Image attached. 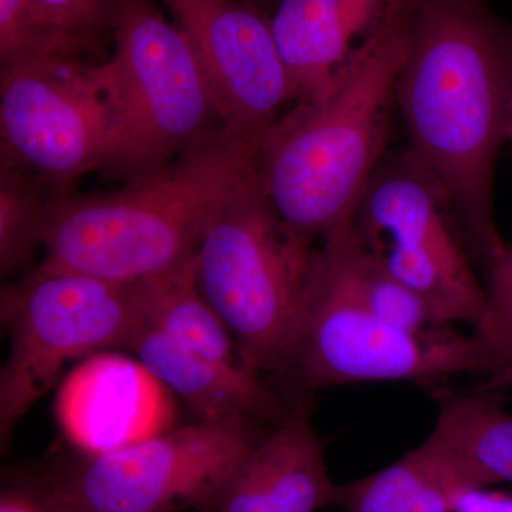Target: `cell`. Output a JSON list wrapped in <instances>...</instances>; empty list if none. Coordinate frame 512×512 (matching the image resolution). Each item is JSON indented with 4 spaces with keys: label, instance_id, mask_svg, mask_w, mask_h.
Listing matches in <instances>:
<instances>
[{
    "label": "cell",
    "instance_id": "8",
    "mask_svg": "<svg viewBox=\"0 0 512 512\" xmlns=\"http://www.w3.org/2000/svg\"><path fill=\"white\" fill-rule=\"evenodd\" d=\"M10 353L0 373V436L56 382L63 366L110 348L128 349L144 325L134 282L37 265L2 289Z\"/></svg>",
    "mask_w": 512,
    "mask_h": 512
},
{
    "label": "cell",
    "instance_id": "19",
    "mask_svg": "<svg viewBox=\"0 0 512 512\" xmlns=\"http://www.w3.org/2000/svg\"><path fill=\"white\" fill-rule=\"evenodd\" d=\"M0 272L25 271L45 245L50 192L39 178L0 161Z\"/></svg>",
    "mask_w": 512,
    "mask_h": 512
},
{
    "label": "cell",
    "instance_id": "6",
    "mask_svg": "<svg viewBox=\"0 0 512 512\" xmlns=\"http://www.w3.org/2000/svg\"><path fill=\"white\" fill-rule=\"evenodd\" d=\"M487 376L501 389L504 370L476 333L454 328L416 335L383 322L350 295L320 248L306 289L289 379L299 393L365 382H409L450 389L451 379Z\"/></svg>",
    "mask_w": 512,
    "mask_h": 512
},
{
    "label": "cell",
    "instance_id": "15",
    "mask_svg": "<svg viewBox=\"0 0 512 512\" xmlns=\"http://www.w3.org/2000/svg\"><path fill=\"white\" fill-rule=\"evenodd\" d=\"M128 349L201 421H254L274 427L289 412L261 372L245 362L210 359L147 325L141 326Z\"/></svg>",
    "mask_w": 512,
    "mask_h": 512
},
{
    "label": "cell",
    "instance_id": "25",
    "mask_svg": "<svg viewBox=\"0 0 512 512\" xmlns=\"http://www.w3.org/2000/svg\"><path fill=\"white\" fill-rule=\"evenodd\" d=\"M43 507L46 508V512H87V511H82V510H76V508L46 507V505H43Z\"/></svg>",
    "mask_w": 512,
    "mask_h": 512
},
{
    "label": "cell",
    "instance_id": "13",
    "mask_svg": "<svg viewBox=\"0 0 512 512\" xmlns=\"http://www.w3.org/2000/svg\"><path fill=\"white\" fill-rule=\"evenodd\" d=\"M313 393H299L281 423L245 456L214 512H318L335 504L325 444L312 426Z\"/></svg>",
    "mask_w": 512,
    "mask_h": 512
},
{
    "label": "cell",
    "instance_id": "4",
    "mask_svg": "<svg viewBox=\"0 0 512 512\" xmlns=\"http://www.w3.org/2000/svg\"><path fill=\"white\" fill-rule=\"evenodd\" d=\"M158 0H127L107 59L93 62L109 113L100 173L124 184L160 173L224 130L200 62Z\"/></svg>",
    "mask_w": 512,
    "mask_h": 512
},
{
    "label": "cell",
    "instance_id": "18",
    "mask_svg": "<svg viewBox=\"0 0 512 512\" xmlns=\"http://www.w3.org/2000/svg\"><path fill=\"white\" fill-rule=\"evenodd\" d=\"M134 285L144 325L218 362H244L227 326L198 288L197 255L173 271Z\"/></svg>",
    "mask_w": 512,
    "mask_h": 512
},
{
    "label": "cell",
    "instance_id": "26",
    "mask_svg": "<svg viewBox=\"0 0 512 512\" xmlns=\"http://www.w3.org/2000/svg\"><path fill=\"white\" fill-rule=\"evenodd\" d=\"M251 2H255L256 5L262 6V8H265L266 10H268V12H271L275 0H251Z\"/></svg>",
    "mask_w": 512,
    "mask_h": 512
},
{
    "label": "cell",
    "instance_id": "20",
    "mask_svg": "<svg viewBox=\"0 0 512 512\" xmlns=\"http://www.w3.org/2000/svg\"><path fill=\"white\" fill-rule=\"evenodd\" d=\"M90 52L50 19L37 0H0V66Z\"/></svg>",
    "mask_w": 512,
    "mask_h": 512
},
{
    "label": "cell",
    "instance_id": "1",
    "mask_svg": "<svg viewBox=\"0 0 512 512\" xmlns=\"http://www.w3.org/2000/svg\"><path fill=\"white\" fill-rule=\"evenodd\" d=\"M511 100L512 22L490 0H410L396 87L407 150L446 192L484 268L507 247L493 192Z\"/></svg>",
    "mask_w": 512,
    "mask_h": 512
},
{
    "label": "cell",
    "instance_id": "23",
    "mask_svg": "<svg viewBox=\"0 0 512 512\" xmlns=\"http://www.w3.org/2000/svg\"><path fill=\"white\" fill-rule=\"evenodd\" d=\"M453 512H512V494L471 488L458 495Z\"/></svg>",
    "mask_w": 512,
    "mask_h": 512
},
{
    "label": "cell",
    "instance_id": "24",
    "mask_svg": "<svg viewBox=\"0 0 512 512\" xmlns=\"http://www.w3.org/2000/svg\"><path fill=\"white\" fill-rule=\"evenodd\" d=\"M0 512H46V508L30 495L16 491L3 495Z\"/></svg>",
    "mask_w": 512,
    "mask_h": 512
},
{
    "label": "cell",
    "instance_id": "27",
    "mask_svg": "<svg viewBox=\"0 0 512 512\" xmlns=\"http://www.w3.org/2000/svg\"><path fill=\"white\" fill-rule=\"evenodd\" d=\"M508 141H512V100L510 106V116H508V130H507Z\"/></svg>",
    "mask_w": 512,
    "mask_h": 512
},
{
    "label": "cell",
    "instance_id": "3",
    "mask_svg": "<svg viewBox=\"0 0 512 512\" xmlns=\"http://www.w3.org/2000/svg\"><path fill=\"white\" fill-rule=\"evenodd\" d=\"M261 143L222 130L120 190L50 195L40 265L137 282L187 264L214 215L255 173Z\"/></svg>",
    "mask_w": 512,
    "mask_h": 512
},
{
    "label": "cell",
    "instance_id": "5",
    "mask_svg": "<svg viewBox=\"0 0 512 512\" xmlns=\"http://www.w3.org/2000/svg\"><path fill=\"white\" fill-rule=\"evenodd\" d=\"M316 248L279 217L256 171L205 229L198 288L258 372H291Z\"/></svg>",
    "mask_w": 512,
    "mask_h": 512
},
{
    "label": "cell",
    "instance_id": "11",
    "mask_svg": "<svg viewBox=\"0 0 512 512\" xmlns=\"http://www.w3.org/2000/svg\"><path fill=\"white\" fill-rule=\"evenodd\" d=\"M197 56L222 127L264 140L295 92L269 12L251 0H158Z\"/></svg>",
    "mask_w": 512,
    "mask_h": 512
},
{
    "label": "cell",
    "instance_id": "17",
    "mask_svg": "<svg viewBox=\"0 0 512 512\" xmlns=\"http://www.w3.org/2000/svg\"><path fill=\"white\" fill-rule=\"evenodd\" d=\"M466 490L446 458L423 441L390 466L338 485L333 505L346 512H453Z\"/></svg>",
    "mask_w": 512,
    "mask_h": 512
},
{
    "label": "cell",
    "instance_id": "2",
    "mask_svg": "<svg viewBox=\"0 0 512 512\" xmlns=\"http://www.w3.org/2000/svg\"><path fill=\"white\" fill-rule=\"evenodd\" d=\"M409 5L343 64L322 92L293 103L259 147L256 174L272 207L303 237L353 220L386 157Z\"/></svg>",
    "mask_w": 512,
    "mask_h": 512
},
{
    "label": "cell",
    "instance_id": "12",
    "mask_svg": "<svg viewBox=\"0 0 512 512\" xmlns=\"http://www.w3.org/2000/svg\"><path fill=\"white\" fill-rule=\"evenodd\" d=\"M55 414L64 439L84 456H100L173 430L170 390L140 360L94 353L63 380Z\"/></svg>",
    "mask_w": 512,
    "mask_h": 512
},
{
    "label": "cell",
    "instance_id": "10",
    "mask_svg": "<svg viewBox=\"0 0 512 512\" xmlns=\"http://www.w3.org/2000/svg\"><path fill=\"white\" fill-rule=\"evenodd\" d=\"M86 57L47 56L0 66L3 163L35 175L52 195L100 173L109 113Z\"/></svg>",
    "mask_w": 512,
    "mask_h": 512
},
{
    "label": "cell",
    "instance_id": "21",
    "mask_svg": "<svg viewBox=\"0 0 512 512\" xmlns=\"http://www.w3.org/2000/svg\"><path fill=\"white\" fill-rule=\"evenodd\" d=\"M485 309L474 333L503 366V387H512V245L487 266Z\"/></svg>",
    "mask_w": 512,
    "mask_h": 512
},
{
    "label": "cell",
    "instance_id": "14",
    "mask_svg": "<svg viewBox=\"0 0 512 512\" xmlns=\"http://www.w3.org/2000/svg\"><path fill=\"white\" fill-rule=\"evenodd\" d=\"M409 0H275L269 20L295 103L325 89L350 57Z\"/></svg>",
    "mask_w": 512,
    "mask_h": 512
},
{
    "label": "cell",
    "instance_id": "16",
    "mask_svg": "<svg viewBox=\"0 0 512 512\" xmlns=\"http://www.w3.org/2000/svg\"><path fill=\"white\" fill-rule=\"evenodd\" d=\"M436 426L426 443L446 458L468 490L512 483V414L484 390L434 393Z\"/></svg>",
    "mask_w": 512,
    "mask_h": 512
},
{
    "label": "cell",
    "instance_id": "9",
    "mask_svg": "<svg viewBox=\"0 0 512 512\" xmlns=\"http://www.w3.org/2000/svg\"><path fill=\"white\" fill-rule=\"evenodd\" d=\"M352 222L363 244L426 302L437 322L477 328L485 288L473 256L446 192L407 148L383 158Z\"/></svg>",
    "mask_w": 512,
    "mask_h": 512
},
{
    "label": "cell",
    "instance_id": "22",
    "mask_svg": "<svg viewBox=\"0 0 512 512\" xmlns=\"http://www.w3.org/2000/svg\"><path fill=\"white\" fill-rule=\"evenodd\" d=\"M127 0H37L50 19L90 53L113 39Z\"/></svg>",
    "mask_w": 512,
    "mask_h": 512
},
{
    "label": "cell",
    "instance_id": "7",
    "mask_svg": "<svg viewBox=\"0 0 512 512\" xmlns=\"http://www.w3.org/2000/svg\"><path fill=\"white\" fill-rule=\"evenodd\" d=\"M254 421H201L100 456L47 468L22 493L87 512H214L245 456L266 434Z\"/></svg>",
    "mask_w": 512,
    "mask_h": 512
}]
</instances>
